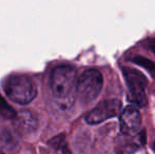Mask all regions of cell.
Masks as SVG:
<instances>
[{"label": "cell", "mask_w": 155, "mask_h": 154, "mask_svg": "<svg viewBox=\"0 0 155 154\" xmlns=\"http://www.w3.org/2000/svg\"><path fill=\"white\" fill-rule=\"evenodd\" d=\"M121 109V103L117 99L104 100L91 110L86 115V121L89 125H97L107 119L118 115Z\"/></svg>", "instance_id": "5b68a950"}, {"label": "cell", "mask_w": 155, "mask_h": 154, "mask_svg": "<svg viewBox=\"0 0 155 154\" xmlns=\"http://www.w3.org/2000/svg\"><path fill=\"white\" fill-rule=\"evenodd\" d=\"M102 84L104 80L99 71L94 69L84 71L76 81V92L80 101L88 105L95 100L101 91Z\"/></svg>", "instance_id": "3957f363"}, {"label": "cell", "mask_w": 155, "mask_h": 154, "mask_svg": "<svg viewBox=\"0 0 155 154\" xmlns=\"http://www.w3.org/2000/svg\"><path fill=\"white\" fill-rule=\"evenodd\" d=\"M4 91L13 103L19 105H28L37 95L36 84L27 75H16L8 78L4 84Z\"/></svg>", "instance_id": "7a4b0ae2"}, {"label": "cell", "mask_w": 155, "mask_h": 154, "mask_svg": "<svg viewBox=\"0 0 155 154\" xmlns=\"http://www.w3.org/2000/svg\"><path fill=\"white\" fill-rule=\"evenodd\" d=\"M133 61L135 62L136 64L140 67H143L146 68L148 71H150L151 73H154L155 72V64L150 60H148L147 58H143V57H135L133 59Z\"/></svg>", "instance_id": "ba28073f"}, {"label": "cell", "mask_w": 155, "mask_h": 154, "mask_svg": "<svg viewBox=\"0 0 155 154\" xmlns=\"http://www.w3.org/2000/svg\"><path fill=\"white\" fill-rule=\"evenodd\" d=\"M149 47L151 48V50L155 53V38L151 39V40L149 41Z\"/></svg>", "instance_id": "9c48e42d"}, {"label": "cell", "mask_w": 155, "mask_h": 154, "mask_svg": "<svg viewBox=\"0 0 155 154\" xmlns=\"http://www.w3.org/2000/svg\"><path fill=\"white\" fill-rule=\"evenodd\" d=\"M19 119H20V123H21V127L22 128V130H25V131H28L29 129H34V117L31 113H29V112H25V113L20 114V117H19Z\"/></svg>", "instance_id": "52a82bcc"}, {"label": "cell", "mask_w": 155, "mask_h": 154, "mask_svg": "<svg viewBox=\"0 0 155 154\" xmlns=\"http://www.w3.org/2000/svg\"><path fill=\"white\" fill-rule=\"evenodd\" d=\"M141 125V116L138 109L135 106H128L121 111L119 126H120L121 133L126 135L133 134L139 129Z\"/></svg>", "instance_id": "8992f818"}, {"label": "cell", "mask_w": 155, "mask_h": 154, "mask_svg": "<svg viewBox=\"0 0 155 154\" xmlns=\"http://www.w3.org/2000/svg\"><path fill=\"white\" fill-rule=\"evenodd\" d=\"M123 73L128 84L130 99L138 107H143L147 103L145 95V89L147 86V79L139 71L124 68Z\"/></svg>", "instance_id": "277c9868"}, {"label": "cell", "mask_w": 155, "mask_h": 154, "mask_svg": "<svg viewBox=\"0 0 155 154\" xmlns=\"http://www.w3.org/2000/svg\"><path fill=\"white\" fill-rule=\"evenodd\" d=\"M0 154H4L3 152H1V151H0Z\"/></svg>", "instance_id": "30bf717a"}, {"label": "cell", "mask_w": 155, "mask_h": 154, "mask_svg": "<svg viewBox=\"0 0 155 154\" xmlns=\"http://www.w3.org/2000/svg\"><path fill=\"white\" fill-rule=\"evenodd\" d=\"M76 81V71L73 67L59 66L53 70L50 78V86L52 94L60 106L68 108L72 105Z\"/></svg>", "instance_id": "6da1fadb"}]
</instances>
